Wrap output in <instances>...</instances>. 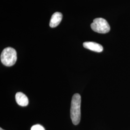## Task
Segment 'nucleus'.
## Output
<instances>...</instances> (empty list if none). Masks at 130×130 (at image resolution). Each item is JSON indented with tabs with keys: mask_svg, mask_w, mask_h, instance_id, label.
<instances>
[{
	"mask_svg": "<svg viewBox=\"0 0 130 130\" xmlns=\"http://www.w3.org/2000/svg\"><path fill=\"white\" fill-rule=\"evenodd\" d=\"M81 96L79 93H75L72 98L70 108V118L73 124L78 125L80 121Z\"/></svg>",
	"mask_w": 130,
	"mask_h": 130,
	"instance_id": "1",
	"label": "nucleus"
},
{
	"mask_svg": "<svg viewBox=\"0 0 130 130\" xmlns=\"http://www.w3.org/2000/svg\"><path fill=\"white\" fill-rule=\"evenodd\" d=\"M17 60V52L12 47H7L3 51L1 55V60L7 67L12 66Z\"/></svg>",
	"mask_w": 130,
	"mask_h": 130,
	"instance_id": "2",
	"label": "nucleus"
},
{
	"mask_svg": "<svg viewBox=\"0 0 130 130\" xmlns=\"http://www.w3.org/2000/svg\"><path fill=\"white\" fill-rule=\"evenodd\" d=\"M91 27L94 31L102 34L108 32L110 29L107 20L103 18L94 19L91 25Z\"/></svg>",
	"mask_w": 130,
	"mask_h": 130,
	"instance_id": "3",
	"label": "nucleus"
},
{
	"mask_svg": "<svg viewBox=\"0 0 130 130\" xmlns=\"http://www.w3.org/2000/svg\"><path fill=\"white\" fill-rule=\"evenodd\" d=\"M83 46L84 48L93 51L100 53L103 50L102 46L95 42H86L83 43Z\"/></svg>",
	"mask_w": 130,
	"mask_h": 130,
	"instance_id": "4",
	"label": "nucleus"
},
{
	"mask_svg": "<svg viewBox=\"0 0 130 130\" xmlns=\"http://www.w3.org/2000/svg\"><path fill=\"white\" fill-rule=\"evenodd\" d=\"M16 102L18 104L22 107H26L28 104V99L27 96L21 92L17 93L15 96Z\"/></svg>",
	"mask_w": 130,
	"mask_h": 130,
	"instance_id": "5",
	"label": "nucleus"
},
{
	"mask_svg": "<svg viewBox=\"0 0 130 130\" xmlns=\"http://www.w3.org/2000/svg\"><path fill=\"white\" fill-rule=\"evenodd\" d=\"M62 14L60 12H56L52 16L50 21V27L51 28H55L57 27L61 22L62 19Z\"/></svg>",
	"mask_w": 130,
	"mask_h": 130,
	"instance_id": "6",
	"label": "nucleus"
},
{
	"mask_svg": "<svg viewBox=\"0 0 130 130\" xmlns=\"http://www.w3.org/2000/svg\"><path fill=\"white\" fill-rule=\"evenodd\" d=\"M30 130H45L44 128L40 124H36L33 126L31 128Z\"/></svg>",
	"mask_w": 130,
	"mask_h": 130,
	"instance_id": "7",
	"label": "nucleus"
},
{
	"mask_svg": "<svg viewBox=\"0 0 130 130\" xmlns=\"http://www.w3.org/2000/svg\"><path fill=\"white\" fill-rule=\"evenodd\" d=\"M0 130H4V129H2V128H0Z\"/></svg>",
	"mask_w": 130,
	"mask_h": 130,
	"instance_id": "8",
	"label": "nucleus"
}]
</instances>
